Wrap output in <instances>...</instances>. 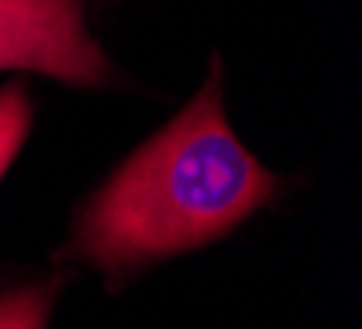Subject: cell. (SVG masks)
<instances>
[{"mask_svg":"<svg viewBox=\"0 0 362 329\" xmlns=\"http://www.w3.org/2000/svg\"><path fill=\"white\" fill-rule=\"evenodd\" d=\"M274 189L278 179L228 127L216 68L199 98L101 186L76 248L118 274L226 235Z\"/></svg>","mask_w":362,"mask_h":329,"instance_id":"1","label":"cell"},{"mask_svg":"<svg viewBox=\"0 0 362 329\" xmlns=\"http://www.w3.org/2000/svg\"><path fill=\"white\" fill-rule=\"evenodd\" d=\"M30 68L69 85H105L108 59L85 26L82 0H0V72Z\"/></svg>","mask_w":362,"mask_h":329,"instance_id":"2","label":"cell"},{"mask_svg":"<svg viewBox=\"0 0 362 329\" xmlns=\"http://www.w3.org/2000/svg\"><path fill=\"white\" fill-rule=\"evenodd\" d=\"M30 124H33V108H30L23 85L13 82L7 88H0V177L7 173L10 160L17 157L20 144L30 134Z\"/></svg>","mask_w":362,"mask_h":329,"instance_id":"3","label":"cell"},{"mask_svg":"<svg viewBox=\"0 0 362 329\" xmlns=\"http://www.w3.org/2000/svg\"><path fill=\"white\" fill-rule=\"evenodd\" d=\"M52 287L17 290L0 297V329H46Z\"/></svg>","mask_w":362,"mask_h":329,"instance_id":"4","label":"cell"}]
</instances>
